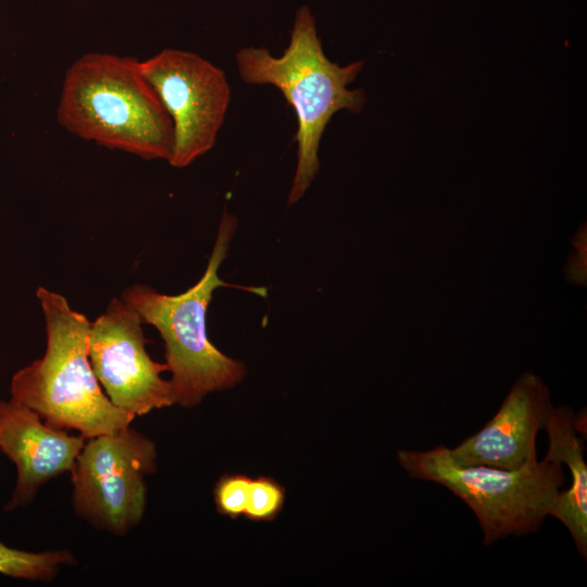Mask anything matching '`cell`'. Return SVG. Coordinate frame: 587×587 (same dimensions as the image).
Masks as SVG:
<instances>
[{
  "mask_svg": "<svg viewBox=\"0 0 587 587\" xmlns=\"http://www.w3.org/2000/svg\"><path fill=\"white\" fill-rule=\"evenodd\" d=\"M550 394L533 373L514 383L501 407L482 429L448 454L459 466L483 465L519 470L536 450V438L552 410Z\"/></svg>",
  "mask_w": 587,
  "mask_h": 587,
  "instance_id": "cell-9",
  "label": "cell"
},
{
  "mask_svg": "<svg viewBox=\"0 0 587 587\" xmlns=\"http://www.w3.org/2000/svg\"><path fill=\"white\" fill-rule=\"evenodd\" d=\"M544 429L548 435L545 459L565 463L571 486L557 496L549 515L558 519L570 532L577 551L587 557V466L584 441L578 437L577 417L569 407L552 408Z\"/></svg>",
  "mask_w": 587,
  "mask_h": 587,
  "instance_id": "cell-11",
  "label": "cell"
},
{
  "mask_svg": "<svg viewBox=\"0 0 587 587\" xmlns=\"http://www.w3.org/2000/svg\"><path fill=\"white\" fill-rule=\"evenodd\" d=\"M86 439L47 424L28 407L0 401V450L16 466V484L5 510L29 504L42 485L72 470Z\"/></svg>",
  "mask_w": 587,
  "mask_h": 587,
  "instance_id": "cell-10",
  "label": "cell"
},
{
  "mask_svg": "<svg viewBox=\"0 0 587 587\" xmlns=\"http://www.w3.org/2000/svg\"><path fill=\"white\" fill-rule=\"evenodd\" d=\"M235 216L224 213L207 268L198 283L171 296L136 284L123 294L142 323L154 326L165 344V364L175 403L185 408L198 404L216 390L230 388L245 376L243 364L222 353L207 334V312L213 291L229 286L218 276L236 229Z\"/></svg>",
  "mask_w": 587,
  "mask_h": 587,
  "instance_id": "cell-4",
  "label": "cell"
},
{
  "mask_svg": "<svg viewBox=\"0 0 587 587\" xmlns=\"http://www.w3.org/2000/svg\"><path fill=\"white\" fill-rule=\"evenodd\" d=\"M155 458L154 444L130 425L87 439L70 471L75 513L99 530L128 533L145 514Z\"/></svg>",
  "mask_w": 587,
  "mask_h": 587,
  "instance_id": "cell-6",
  "label": "cell"
},
{
  "mask_svg": "<svg viewBox=\"0 0 587 587\" xmlns=\"http://www.w3.org/2000/svg\"><path fill=\"white\" fill-rule=\"evenodd\" d=\"M252 478L243 474L224 475L214 487L217 511L229 517L245 515Z\"/></svg>",
  "mask_w": 587,
  "mask_h": 587,
  "instance_id": "cell-14",
  "label": "cell"
},
{
  "mask_svg": "<svg viewBox=\"0 0 587 587\" xmlns=\"http://www.w3.org/2000/svg\"><path fill=\"white\" fill-rule=\"evenodd\" d=\"M142 321L124 300L111 299L87 338L91 369L110 401L135 416L175 404L172 384L161 377L165 363L146 350Z\"/></svg>",
  "mask_w": 587,
  "mask_h": 587,
  "instance_id": "cell-8",
  "label": "cell"
},
{
  "mask_svg": "<svg viewBox=\"0 0 587 587\" xmlns=\"http://www.w3.org/2000/svg\"><path fill=\"white\" fill-rule=\"evenodd\" d=\"M285 490L271 477L251 480L249 500L245 515L253 522L272 521L283 508Z\"/></svg>",
  "mask_w": 587,
  "mask_h": 587,
  "instance_id": "cell-13",
  "label": "cell"
},
{
  "mask_svg": "<svg viewBox=\"0 0 587 587\" xmlns=\"http://www.w3.org/2000/svg\"><path fill=\"white\" fill-rule=\"evenodd\" d=\"M36 295L45 314L46 351L13 375L11 398L86 440L129 426L136 416L110 401L91 369L88 319L60 294L39 287Z\"/></svg>",
  "mask_w": 587,
  "mask_h": 587,
  "instance_id": "cell-3",
  "label": "cell"
},
{
  "mask_svg": "<svg viewBox=\"0 0 587 587\" xmlns=\"http://www.w3.org/2000/svg\"><path fill=\"white\" fill-rule=\"evenodd\" d=\"M397 459L412 478L442 485L475 514L484 545L540 528L563 485L562 464L533 451L514 471L483 465L459 466L439 445L427 451L399 450Z\"/></svg>",
  "mask_w": 587,
  "mask_h": 587,
  "instance_id": "cell-5",
  "label": "cell"
},
{
  "mask_svg": "<svg viewBox=\"0 0 587 587\" xmlns=\"http://www.w3.org/2000/svg\"><path fill=\"white\" fill-rule=\"evenodd\" d=\"M139 62L103 52L79 57L65 72L57 121L82 139L167 161L173 124Z\"/></svg>",
  "mask_w": 587,
  "mask_h": 587,
  "instance_id": "cell-1",
  "label": "cell"
},
{
  "mask_svg": "<svg viewBox=\"0 0 587 587\" xmlns=\"http://www.w3.org/2000/svg\"><path fill=\"white\" fill-rule=\"evenodd\" d=\"M74 563V555L66 550L29 552L0 542V573L13 578L49 582L62 565Z\"/></svg>",
  "mask_w": 587,
  "mask_h": 587,
  "instance_id": "cell-12",
  "label": "cell"
},
{
  "mask_svg": "<svg viewBox=\"0 0 587 587\" xmlns=\"http://www.w3.org/2000/svg\"><path fill=\"white\" fill-rule=\"evenodd\" d=\"M240 78L251 85H273L292 107L298 129L297 167L288 204L299 201L320 170L319 149L323 133L340 110L360 112L366 103L363 90L349 89L364 61L345 66L325 55L309 7H301L294 22L289 45L279 57L266 48L246 47L236 53Z\"/></svg>",
  "mask_w": 587,
  "mask_h": 587,
  "instance_id": "cell-2",
  "label": "cell"
},
{
  "mask_svg": "<svg viewBox=\"0 0 587 587\" xmlns=\"http://www.w3.org/2000/svg\"><path fill=\"white\" fill-rule=\"evenodd\" d=\"M173 124L170 165L186 167L209 152L225 121L232 90L223 70L186 50L163 49L139 62Z\"/></svg>",
  "mask_w": 587,
  "mask_h": 587,
  "instance_id": "cell-7",
  "label": "cell"
}]
</instances>
